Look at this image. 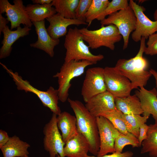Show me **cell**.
I'll return each instance as SVG.
<instances>
[{
  "mask_svg": "<svg viewBox=\"0 0 157 157\" xmlns=\"http://www.w3.org/2000/svg\"><path fill=\"white\" fill-rule=\"evenodd\" d=\"M145 40L142 38L139 51L135 56L128 59H119L114 67L129 80L133 89L144 87L152 75L149 70H147L148 62L143 56L146 47Z\"/></svg>",
  "mask_w": 157,
  "mask_h": 157,
  "instance_id": "cell-1",
  "label": "cell"
},
{
  "mask_svg": "<svg viewBox=\"0 0 157 157\" xmlns=\"http://www.w3.org/2000/svg\"><path fill=\"white\" fill-rule=\"evenodd\" d=\"M67 100L74 113L78 132L88 141L90 145L89 152L97 156L99 150L100 140L97 117L80 101L69 98Z\"/></svg>",
  "mask_w": 157,
  "mask_h": 157,
  "instance_id": "cell-2",
  "label": "cell"
},
{
  "mask_svg": "<svg viewBox=\"0 0 157 157\" xmlns=\"http://www.w3.org/2000/svg\"><path fill=\"white\" fill-rule=\"evenodd\" d=\"M84 41L79 29L75 27L69 29L64 43L66 50L65 62L86 60L95 64L104 59L102 54H93Z\"/></svg>",
  "mask_w": 157,
  "mask_h": 157,
  "instance_id": "cell-3",
  "label": "cell"
},
{
  "mask_svg": "<svg viewBox=\"0 0 157 157\" xmlns=\"http://www.w3.org/2000/svg\"><path fill=\"white\" fill-rule=\"evenodd\" d=\"M79 30L84 41L92 49L105 47L114 50L115 44L120 41L122 38L117 28L113 24L102 26L95 30L83 28L79 29Z\"/></svg>",
  "mask_w": 157,
  "mask_h": 157,
  "instance_id": "cell-4",
  "label": "cell"
},
{
  "mask_svg": "<svg viewBox=\"0 0 157 157\" xmlns=\"http://www.w3.org/2000/svg\"><path fill=\"white\" fill-rule=\"evenodd\" d=\"M1 65L13 78L18 90H24L26 92H32L36 94L43 106L49 108L53 113L58 115L61 112L58 105L59 98L58 89L52 86L50 87L46 91L38 89L32 86L27 80L23 79L17 72L14 73L4 65Z\"/></svg>",
  "mask_w": 157,
  "mask_h": 157,
  "instance_id": "cell-5",
  "label": "cell"
},
{
  "mask_svg": "<svg viewBox=\"0 0 157 157\" xmlns=\"http://www.w3.org/2000/svg\"><path fill=\"white\" fill-rule=\"evenodd\" d=\"M93 64L86 60H71L65 62L60 72L53 76L58 79L59 100L65 102L68 99L69 90L71 86V82L74 78L83 74L85 68Z\"/></svg>",
  "mask_w": 157,
  "mask_h": 157,
  "instance_id": "cell-6",
  "label": "cell"
},
{
  "mask_svg": "<svg viewBox=\"0 0 157 157\" xmlns=\"http://www.w3.org/2000/svg\"><path fill=\"white\" fill-rule=\"evenodd\" d=\"M137 19L134 13L129 5L125 9L120 10L108 16L100 21L101 26L113 24L117 28L123 38V49L128 46L130 34L135 29Z\"/></svg>",
  "mask_w": 157,
  "mask_h": 157,
  "instance_id": "cell-7",
  "label": "cell"
},
{
  "mask_svg": "<svg viewBox=\"0 0 157 157\" xmlns=\"http://www.w3.org/2000/svg\"><path fill=\"white\" fill-rule=\"evenodd\" d=\"M57 116L53 113L51 119L44 127V147L49 152L50 157H56L58 155L60 157H65L63 151L65 143L57 126Z\"/></svg>",
  "mask_w": 157,
  "mask_h": 157,
  "instance_id": "cell-8",
  "label": "cell"
},
{
  "mask_svg": "<svg viewBox=\"0 0 157 157\" xmlns=\"http://www.w3.org/2000/svg\"><path fill=\"white\" fill-rule=\"evenodd\" d=\"M107 91L104 80V69L100 67L88 69L86 71L81 90L86 103L95 96Z\"/></svg>",
  "mask_w": 157,
  "mask_h": 157,
  "instance_id": "cell-9",
  "label": "cell"
},
{
  "mask_svg": "<svg viewBox=\"0 0 157 157\" xmlns=\"http://www.w3.org/2000/svg\"><path fill=\"white\" fill-rule=\"evenodd\" d=\"M104 69L107 91L115 97H123L131 95L133 89L131 83L127 78L115 67H106Z\"/></svg>",
  "mask_w": 157,
  "mask_h": 157,
  "instance_id": "cell-10",
  "label": "cell"
},
{
  "mask_svg": "<svg viewBox=\"0 0 157 157\" xmlns=\"http://www.w3.org/2000/svg\"><path fill=\"white\" fill-rule=\"evenodd\" d=\"M13 4L8 0H0V14L5 13L10 22V29L17 28L22 24L31 28L33 24L28 16L22 0H14Z\"/></svg>",
  "mask_w": 157,
  "mask_h": 157,
  "instance_id": "cell-11",
  "label": "cell"
},
{
  "mask_svg": "<svg viewBox=\"0 0 157 157\" xmlns=\"http://www.w3.org/2000/svg\"><path fill=\"white\" fill-rule=\"evenodd\" d=\"M129 5L133 11L137 19L135 30L131 34L135 42L140 41L142 37L146 39L157 31V20L152 21L144 14L145 8L139 5L133 0H130Z\"/></svg>",
  "mask_w": 157,
  "mask_h": 157,
  "instance_id": "cell-12",
  "label": "cell"
},
{
  "mask_svg": "<svg viewBox=\"0 0 157 157\" xmlns=\"http://www.w3.org/2000/svg\"><path fill=\"white\" fill-rule=\"evenodd\" d=\"M100 140V148L97 157L115 152V140L120 133L106 118L102 116L97 117Z\"/></svg>",
  "mask_w": 157,
  "mask_h": 157,
  "instance_id": "cell-13",
  "label": "cell"
},
{
  "mask_svg": "<svg viewBox=\"0 0 157 157\" xmlns=\"http://www.w3.org/2000/svg\"><path fill=\"white\" fill-rule=\"evenodd\" d=\"M46 19L49 24L47 28V32L54 39H59L66 35L68 32L67 28L70 25H88L85 21L76 19L66 18L57 13Z\"/></svg>",
  "mask_w": 157,
  "mask_h": 157,
  "instance_id": "cell-14",
  "label": "cell"
},
{
  "mask_svg": "<svg viewBox=\"0 0 157 157\" xmlns=\"http://www.w3.org/2000/svg\"><path fill=\"white\" fill-rule=\"evenodd\" d=\"M32 22L35 28L38 40L35 42L30 44V46L42 50L50 57H53L54 48L59 44V39H54L50 36L45 27V20Z\"/></svg>",
  "mask_w": 157,
  "mask_h": 157,
  "instance_id": "cell-15",
  "label": "cell"
},
{
  "mask_svg": "<svg viewBox=\"0 0 157 157\" xmlns=\"http://www.w3.org/2000/svg\"><path fill=\"white\" fill-rule=\"evenodd\" d=\"M87 109L95 117H98L101 113L116 109L115 97L106 91L95 96L85 104Z\"/></svg>",
  "mask_w": 157,
  "mask_h": 157,
  "instance_id": "cell-16",
  "label": "cell"
},
{
  "mask_svg": "<svg viewBox=\"0 0 157 157\" xmlns=\"http://www.w3.org/2000/svg\"><path fill=\"white\" fill-rule=\"evenodd\" d=\"M31 29V28L24 26L23 28L19 26L15 30L12 31L7 25L2 31L3 38L1 42L2 45L0 49V59L9 56L13 43L20 38L28 35Z\"/></svg>",
  "mask_w": 157,
  "mask_h": 157,
  "instance_id": "cell-17",
  "label": "cell"
},
{
  "mask_svg": "<svg viewBox=\"0 0 157 157\" xmlns=\"http://www.w3.org/2000/svg\"><path fill=\"white\" fill-rule=\"evenodd\" d=\"M135 94L140 99L143 111V115H151L157 124V91L155 88L148 90L144 87L136 90Z\"/></svg>",
  "mask_w": 157,
  "mask_h": 157,
  "instance_id": "cell-18",
  "label": "cell"
},
{
  "mask_svg": "<svg viewBox=\"0 0 157 157\" xmlns=\"http://www.w3.org/2000/svg\"><path fill=\"white\" fill-rule=\"evenodd\" d=\"M89 149L88 141L83 135L78 132L65 143L63 151L65 157H87Z\"/></svg>",
  "mask_w": 157,
  "mask_h": 157,
  "instance_id": "cell-19",
  "label": "cell"
},
{
  "mask_svg": "<svg viewBox=\"0 0 157 157\" xmlns=\"http://www.w3.org/2000/svg\"><path fill=\"white\" fill-rule=\"evenodd\" d=\"M57 123L61 131L63 142L65 143L78 133L75 116L64 111L57 115Z\"/></svg>",
  "mask_w": 157,
  "mask_h": 157,
  "instance_id": "cell-20",
  "label": "cell"
},
{
  "mask_svg": "<svg viewBox=\"0 0 157 157\" xmlns=\"http://www.w3.org/2000/svg\"><path fill=\"white\" fill-rule=\"evenodd\" d=\"M30 145L16 135L10 137L7 142L0 148L3 157H22L29 154Z\"/></svg>",
  "mask_w": 157,
  "mask_h": 157,
  "instance_id": "cell-21",
  "label": "cell"
},
{
  "mask_svg": "<svg viewBox=\"0 0 157 157\" xmlns=\"http://www.w3.org/2000/svg\"><path fill=\"white\" fill-rule=\"evenodd\" d=\"M115 102L116 108L124 114H143L140 100L135 94L123 97H115Z\"/></svg>",
  "mask_w": 157,
  "mask_h": 157,
  "instance_id": "cell-22",
  "label": "cell"
},
{
  "mask_svg": "<svg viewBox=\"0 0 157 157\" xmlns=\"http://www.w3.org/2000/svg\"><path fill=\"white\" fill-rule=\"evenodd\" d=\"M52 3L49 4H28L25 6L26 12L32 22H40L57 13Z\"/></svg>",
  "mask_w": 157,
  "mask_h": 157,
  "instance_id": "cell-23",
  "label": "cell"
},
{
  "mask_svg": "<svg viewBox=\"0 0 157 157\" xmlns=\"http://www.w3.org/2000/svg\"><path fill=\"white\" fill-rule=\"evenodd\" d=\"M141 154L148 153L150 157H157V124L149 125L147 138L142 143Z\"/></svg>",
  "mask_w": 157,
  "mask_h": 157,
  "instance_id": "cell-24",
  "label": "cell"
},
{
  "mask_svg": "<svg viewBox=\"0 0 157 157\" xmlns=\"http://www.w3.org/2000/svg\"><path fill=\"white\" fill-rule=\"evenodd\" d=\"M79 0H53L52 3L57 13L67 19H76Z\"/></svg>",
  "mask_w": 157,
  "mask_h": 157,
  "instance_id": "cell-25",
  "label": "cell"
},
{
  "mask_svg": "<svg viewBox=\"0 0 157 157\" xmlns=\"http://www.w3.org/2000/svg\"><path fill=\"white\" fill-rule=\"evenodd\" d=\"M149 116L140 115H128L123 114L122 118L127 131L133 134L137 138L139 136L140 127L145 123Z\"/></svg>",
  "mask_w": 157,
  "mask_h": 157,
  "instance_id": "cell-26",
  "label": "cell"
},
{
  "mask_svg": "<svg viewBox=\"0 0 157 157\" xmlns=\"http://www.w3.org/2000/svg\"><path fill=\"white\" fill-rule=\"evenodd\" d=\"M123 113L117 108L103 112L99 116H102L107 118L114 126L121 133L127 134L129 132L127 130L123 118Z\"/></svg>",
  "mask_w": 157,
  "mask_h": 157,
  "instance_id": "cell-27",
  "label": "cell"
},
{
  "mask_svg": "<svg viewBox=\"0 0 157 157\" xmlns=\"http://www.w3.org/2000/svg\"><path fill=\"white\" fill-rule=\"evenodd\" d=\"M109 2L108 0H92L85 15V22L88 26L90 25L98 16L103 12Z\"/></svg>",
  "mask_w": 157,
  "mask_h": 157,
  "instance_id": "cell-28",
  "label": "cell"
},
{
  "mask_svg": "<svg viewBox=\"0 0 157 157\" xmlns=\"http://www.w3.org/2000/svg\"><path fill=\"white\" fill-rule=\"evenodd\" d=\"M127 145H131L133 148L139 147L138 138L130 133L126 135L120 133L115 140V152L122 153L124 147Z\"/></svg>",
  "mask_w": 157,
  "mask_h": 157,
  "instance_id": "cell-29",
  "label": "cell"
},
{
  "mask_svg": "<svg viewBox=\"0 0 157 157\" xmlns=\"http://www.w3.org/2000/svg\"><path fill=\"white\" fill-rule=\"evenodd\" d=\"M129 6V3L127 0H113L110 1L103 12L98 16L95 19L101 21L105 19L107 16L126 9Z\"/></svg>",
  "mask_w": 157,
  "mask_h": 157,
  "instance_id": "cell-30",
  "label": "cell"
},
{
  "mask_svg": "<svg viewBox=\"0 0 157 157\" xmlns=\"http://www.w3.org/2000/svg\"><path fill=\"white\" fill-rule=\"evenodd\" d=\"M92 0H79L75 13L76 19L85 22V15Z\"/></svg>",
  "mask_w": 157,
  "mask_h": 157,
  "instance_id": "cell-31",
  "label": "cell"
},
{
  "mask_svg": "<svg viewBox=\"0 0 157 157\" xmlns=\"http://www.w3.org/2000/svg\"><path fill=\"white\" fill-rule=\"evenodd\" d=\"M148 39L144 53L148 55H157V31L150 35Z\"/></svg>",
  "mask_w": 157,
  "mask_h": 157,
  "instance_id": "cell-32",
  "label": "cell"
},
{
  "mask_svg": "<svg viewBox=\"0 0 157 157\" xmlns=\"http://www.w3.org/2000/svg\"><path fill=\"white\" fill-rule=\"evenodd\" d=\"M149 128V125L145 123L140 125V127L139 136L138 138L139 147L141 146L142 142L147 138V134Z\"/></svg>",
  "mask_w": 157,
  "mask_h": 157,
  "instance_id": "cell-33",
  "label": "cell"
},
{
  "mask_svg": "<svg viewBox=\"0 0 157 157\" xmlns=\"http://www.w3.org/2000/svg\"><path fill=\"white\" fill-rule=\"evenodd\" d=\"M133 153L131 151H127L121 153L115 152L111 154H106L100 157H96L95 156H90L88 155L87 157H133Z\"/></svg>",
  "mask_w": 157,
  "mask_h": 157,
  "instance_id": "cell-34",
  "label": "cell"
},
{
  "mask_svg": "<svg viewBox=\"0 0 157 157\" xmlns=\"http://www.w3.org/2000/svg\"><path fill=\"white\" fill-rule=\"evenodd\" d=\"M9 138L6 132L2 129L0 130V148L7 142Z\"/></svg>",
  "mask_w": 157,
  "mask_h": 157,
  "instance_id": "cell-35",
  "label": "cell"
},
{
  "mask_svg": "<svg viewBox=\"0 0 157 157\" xmlns=\"http://www.w3.org/2000/svg\"><path fill=\"white\" fill-rule=\"evenodd\" d=\"M9 21L7 18H5L0 14V35L4 28L7 25Z\"/></svg>",
  "mask_w": 157,
  "mask_h": 157,
  "instance_id": "cell-36",
  "label": "cell"
},
{
  "mask_svg": "<svg viewBox=\"0 0 157 157\" xmlns=\"http://www.w3.org/2000/svg\"><path fill=\"white\" fill-rule=\"evenodd\" d=\"M53 0H32L33 4H39L40 5L49 4L51 3Z\"/></svg>",
  "mask_w": 157,
  "mask_h": 157,
  "instance_id": "cell-37",
  "label": "cell"
},
{
  "mask_svg": "<svg viewBox=\"0 0 157 157\" xmlns=\"http://www.w3.org/2000/svg\"><path fill=\"white\" fill-rule=\"evenodd\" d=\"M149 71L154 77L155 80L156 86H157V72L152 69H150Z\"/></svg>",
  "mask_w": 157,
  "mask_h": 157,
  "instance_id": "cell-38",
  "label": "cell"
},
{
  "mask_svg": "<svg viewBox=\"0 0 157 157\" xmlns=\"http://www.w3.org/2000/svg\"><path fill=\"white\" fill-rule=\"evenodd\" d=\"M153 16L155 21L157 20V5L156 8L154 13Z\"/></svg>",
  "mask_w": 157,
  "mask_h": 157,
  "instance_id": "cell-39",
  "label": "cell"
},
{
  "mask_svg": "<svg viewBox=\"0 0 157 157\" xmlns=\"http://www.w3.org/2000/svg\"><path fill=\"white\" fill-rule=\"evenodd\" d=\"M22 157H29L28 156H26Z\"/></svg>",
  "mask_w": 157,
  "mask_h": 157,
  "instance_id": "cell-40",
  "label": "cell"
},
{
  "mask_svg": "<svg viewBox=\"0 0 157 157\" xmlns=\"http://www.w3.org/2000/svg\"><path fill=\"white\" fill-rule=\"evenodd\" d=\"M57 157H60V156L59 155H58Z\"/></svg>",
  "mask_w": 157,
  "mask_h": 157,
  "instance_id": "cell-41",
  "label": "cell"
}]
</instances>
